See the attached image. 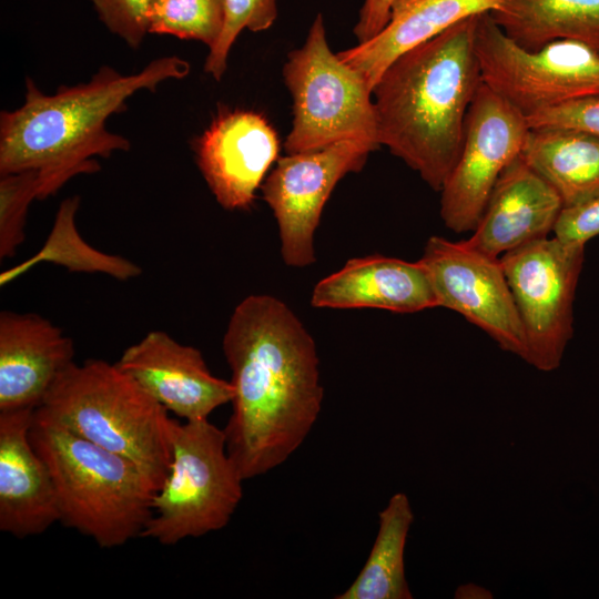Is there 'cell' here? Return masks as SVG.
<instances>
[{
    "mask_svg": "<svg viewBox=\"0 0 599 599\" xmlns=\"http://www.w3.org/2000/svg\"><path fill=\"white\" fill-rule=\"evenodd\" d=\"M414 512L405 493L394 494L378 514V530L355 580L336 599H412L405 573V546Z\"/></svg>",
    "mask_w": 599,
    "mask_h": 599,
    "instance_id": "22",
    "label": "cell"
},
{
    "mask_svg": "<svg viewBox=\"0 0 599 599\" xmlns=\"http://www.w3.org/2000/svg\"><path fill=\"white\" fill-rule=\"evenodd\" d=\"M277 0H224V26L213 48L210 49L204 70L221 80L230 50L238 34L247 29L253 32L267 30L277 16Z\"/></svg>",
    "mask_w": 599,
    "mask_h": 599,
    "instance_id": "26",
    "label": "cell"
},
{
    "mask_svg": "<svg viewBox=\"0 0 599 599\" xmlns=\"http://www.w3.org/2000/svg\"><path fill=\"white\" fill-rule=\"evenodd\" d=\"M224 26V0H151L149 33L196 40L210 49Z\"/></svg>",
    "mask_w": 599,
    "mask_h": 599,
    "instance_id": "24",
    "label": "cell"
},
{
    "mask_svg": "<svg viewBox=\"0 0 599 599\" xmlns=\"http://www.w3.org/2000/svg\"><path fill=\"white\" fill-rule=\"evenodd\" d=\"M0 258L16 255L26 238L29 205L39 200V175L35 170L0 175Z\"/></svg>",
    "mask_w": 599,
    "mask_h": 599,
    "instance_id": "25",
    "label": "cell"
},
{
    "mask_svg": "<svg viewBox=\"0 0 599 599\" xmlns=\"http://www.w3.org/2000/svg\"><path fill=\"white\" fill-rule=\"evenodd\" d=\"M283 75L293 98L288 154L342 141L379 146L373 89L328 45L323 16L314 19L304 44L288 54Z\"/></svg>",
    "mask_w": 599,
    "mask_h": 599,
    "instance_id": "7",
    "label": "cell"
},
{
    "mask_svg": "<svg viewBox=\"0 0 599 599\" xmlns=\"http://www.w3.org/2000/svg\"><path fill=\"white\" fill-rule=\"evenodd\" d=\"M115 364L182 420L207 419L233 399L231 380L214 376L201 351L179 343L163 331L149 332Z\"/></svg>",
    "mask_w": 599,
    "mask_h": 599,
    "instance_id": "13",
    "label": "cell"
},
{
    "mask_svg": "<svg viewBox=\"0 0 599 599\" xmlns=\"http://www.w3.org/2000/svg\"><path fill=\"white\" fill-rule=\"evenodd\" d=\"M29 437L49 469L64 526L105 549L141 538L156 490L133 461L80 437L37 408Z\"/></svg>",
    "mask_w": 599,
    "mask_h": 599,
    "instance_id": "4",
    "label": "cell"
},
{
    "mask_svg": "<svg viewBox=\"0 0 599 599\" xmlns=\"http://www.w3.org/2000/svg\"><path fill=\"white\" fill-rule=\"evenodd\" d=\"M232 372V414L223 428L244 480L285 463L314 427L324 397L314 338L282 300L253 294L223 336Z\"/></svg>",
    "mask_w": 599,
    "mask_h": 599,
    "instance_id": "1",
    "label": "cell"
},
{
    "mask_svg": "<svg viewBox=\"0 0 599 599\" xmlns=\"http://www.w3.org/2000/svg\"><path fill=\"white\" fill-rule=\"evenodd\" d=\"M61 328L34 313L0 314V413L35 409L74 361Z\"/></svg>",
    "mask_w": 599,
    "mask_h": 599,
    "instance_id": "16",
    "label": "cell"
},
{
    "mask_svg": "<svg viewBox=\"0 0 599 599\" xmlns=\"http://www.w3.org/2000/svg\"><path fill=\"white\" fill-rule=\"evenodd\" d=\"M34 410L0 413V530L19 539L60 521L51 475L29 437Z\"/></svg>",
    "mask_w": 599,
    "mask_h": 599,
    "instance_id": "17",
    "label": "cell"
},
{
    "mask_svg": "<svg viewBox=\"0 0 599 599\" xmlns=\"http://www.w3.org/2000/svg\"><path fill=\"white\" fill-rule=\"evenodd\" d=\"M476 18L400 54L373 89L379 145L435 191L459 158L466 114L484 83L475 51Z\"/></svg>",
    "mask_w": 599,
    "mask_h": 599,
    "instance_id": "3",
    "label": "cell"
},
{
    "mask_svg": "<svg viewBox=\"0 0 599 599\" xmlns=\"http://www.w3.org/2000/svg\"><path fill=\"white\" fill-rule=\"evenodd\" d=\"M490 592L480 587L475 585H464L460 586L456 591V598H491Z\"/></svg>",
    "mask_w": 599,
    "mask_h": 599,
    "instance_id": "31",
    "label": "cell"
},
{
    "mask_svg": "<svg viewBox=\"0 0 599 599\" xmlns=\"http://www.w3.org/2000/svg\"><path fill=\"white\" fill-rule=\"evenodd\" d=\"M526 118L530 129H570L599 136V97L572 100Z\"/></svg>",
    "mask_w": 599,
    "mask_h": 599,
    "instance_id": "28",
    "label": "cell"
},
{
    "mask_svg": "<svg viewBox=\"0 0 599 599\" xmlns=\"http://www.w3.org/2000/svg\"><path fill=\"white\" fill-rule=\"evenodd\" d=\"M394 0H364L354 34L358 43L376 37L388 23Z\"/></svg>",
    "mask_w": 599,
    "mask_h": 599,
    "instance_id": "30",
    "label": "cell"
},
{
    "mask_svg": "<svg viewBox=\"0 0 599 599\" xmlns=\"http://www.w3.org/2000/svg\"><path fill=\"white\" fill-rule=\"evenodd\" d=\"M524 161L559 194L565 209L599 195V136L570 129H529Z\"/></svg>",
    "mask_w": 599,
    "mask_h": 599,
    "instance_id": "20",
    "label": "cell"
},
{
    "mask_svg": "<svg viewBox=\"0 0 599 599\" xmlns=\"http://www.w3.org/2000/svg\"><path fill=\"white\" fill-rule=\"evenodd\" d=\"M106 29L132 49L149 33L151 0H88Z\"/></svg>",
    "mask_w": 599,
    "mask_h": 599,
    "instance_id": "27",
    "label": "cell"
},
{
    "mask_svg": "<svg viewBox=\"0 0 599 599\" xmlns=\"http://www.w3.org/2000/svg\"><path fill=\"white\" fill-rule=\"evenodd\" d=\"M419 261L427 270L438 307L460 314L501 349L526 359L522 324L499 257L465 241L434 235L427 240Z\"/></svg>",
    "mask_w": 599,
    "mask_h": 599,
    "instance_id": "12",
    "label": "cell"
},
{
    "mask_svg": "<svg viewBox=\"0 0 599 599\" xmlns=\"http://www.w3.org/2000/svg\"><path fill=\"white\" fill-rule=\"evenodd\" d=\"M526 115L491 90L478 89L465 120L459 158L440 193V216L455 233L471 232L505 167L521 152Z\"/></svg>",
    "mask_w": 599,
    "mask_h": 599,
    "instance_id": "10",
    "label": "cell"
},
{
    "mask_svg": "<svg viewBox=\"0 0 599 599\" xmlns=\"http://www.w3.org/2000/svg\"><path fill=\"white\" fill-rule=\"evenodd\" d=\"M189 72V62L177 55L156 58L132 74L103 65L88 82L62 85L52 94L27 78L23 104L0 113V175L38 171L39 200H44L73 176L98 172L95 156L109 158L131 146L106 129V120L124 111L139 91L153 92Z\"/></svg>",
    "mask_w": 599,
    "mask_h": 599,
    "instance_id": "2",
    "label": "cell"
},
{
    "mask_svg": "<svg viewBox=\"0 0 599 599\" xmlns=\"http://www.w3.org/2000/svg\"><path fill=\"white\" fill-rule=\"evenodd\" d=\"M278 139L256 112L220 113L195 142L199 169L226 210H247L278 154Z\"/></svg>",
    "mask_w": 599,
    "mask_h": 599,
    "instance_id": "14",
    "label": "cell"
},
{
    "mask_svg": "<svg viewBox=\"0 0 599 599\" xmlns=\"http://www.w3.org/2000/svg\"><path fill=\"white\" fill-rule=\"evenodd\" d=\"M489 13L527 51L566 39L599 53V0H502Z\"/></svg>",
    "mask_w": 599,
    "mask_h": 599,
    "instance_id": "21",
    "label": "cell"
},
{
    "mask_svg": "<svg viewBox=\"0 0 599 599\" xmlns=\"http://www.w3.org/2000/svg\"><path fill=\"white\" fill-rule=\"evenodd\" d=\"M564 203L556 190L520 154L499 175L469 246L493 257L548 237Z\"/></svg>",
    "mask_w": 599,
    "mask_h": 599,
    "instance_id": "15",
    "label": "cell"
},
{
    "mask_svg": "<svg viewBox=\"0 0 599 599\" xmlns=\"http://www.w3.org/2000/svg\"><path fill=\"white\" fill-rule=\"evenodd\" d=\"M552 234L561 241L582 245L599 235V195L564 209Z\"/></svg>",
    "mask_w": 599,
    "mask_h": 599,
    "instance_id": "29",
    "label": "cell"
},
{
    "mask_svg": "<svg viewBox=\"0 0 599 599\" xmlns=\"http://www.w3.org/2000/svg\"><path fill=\"white\" fill-rule=\"evenodd\" d=\"M74 434L133 461L158 490L172 458L169 412L116 364L73 362L37 407Z\"/></svg>",
    "mask_w": 599,
    "mask_h": 599,
    "instance_id": "5",
    "label": "cell"
},
{
    "mask_svg": "<svg viewBox=\"0 0 599 599\" xmlns=\"http://www.w3.org/2000/svg\"><path fill=\"white\" fill-rule=\"evenodd\" d=\"M317 308H379L415 313L438 307L427 270L418 260L407 262L379 254L348 260L313 288Z\"/></svg>",
    "mask_w": 599,
    "mask_h": 599,
    "instance_id": "18",
    "label": "cell"
},
{
    "mask_svg": "<svg viewBox=\"0 0 599 599\" xmlns=\"http://www.w3.org/2000/svg\"><path fill=\"white\" fill-rule=\"evenodd\" d=\"M502 0H394L386 27L367 42L338 52L374 89L387 67L404 52L468 17L495 9Z\"/></svg>",
    "mask_w": 599,
    "mask_h": 599,
    "instance_id": "19",
    "label": "cell"
},
{
    "mask_svg": "<svg viewBox=\"0 0 599 599\" xmlns=\"http://www.w3.org/2000/svg\"><path fill=\"white\" fill-rule=\"evenodd\" d=\"M375 150L359 141L281 158L263 181V197L278 226L281 255L292 267L315 262L314 236L323 207L347 173L359 171Z\"/></svg>",
    "mask_w": 599,
    "mask_h": 599,
    "instance_id": "11",
    "label": "cell"
},
{
    "mask_svg": "<svg viewBox=\"0 0 599 599\" xmlns=\"http://www.w3.org/2000/svg\"><path fill=\"white\" fill-rule=\"evenodd\" d=\"M475 51L484 82L526 116L599 97V53L581 42L562 39L527 51L486 11L476 18Z\"/></svg>",
    "mask_w": 599,
    "mask_h": 599,
    "instance_id": "8",
    "label": "cell"
},
{
    "mask_svg": "<svg viewBox=\"0 0 599 599\" xmlns=\"http://www.w3.org/2000/svg\"><path fill=\"white\" fill-rule=\"evenodd\" d=\"M79 205V196L68 197L60 203L52 230L42 248L23 264L3 273L1 284L24 273L39 262L54 263L69 272L102 273L120 281L141 274L142 271L135 263L122 256L101 252L83 240L75 224Z\"/></svg>",
    "mask_w": 599,
    "mask_h": 599,
    "instance_id": "23",
    "label": "cell"
},
{
    "mask_svg": "<svg viewBox=\"0 0 599 599\" xmlns=\"http://www.w3.org/2000/svg\"><path fill=\"white\" fill-rule=\"evenodd\" d=\"M585 247L548 236L499 257L525 333V361L538 370L558 368L572 337Z\"/></svg>",
    "mask_w": 599,
    "mask_h": 599,
    "instance_id": "9",
    "label": "cell"
},
{
    "mask_svg": "<svg viewBox=\"0 0 599 599\" xmlns=\"http://www.w3.org/2000/svg\"><path fill=\"white\" fill-rule=\"evenodd\" d=\"M172 458L152 498L141 538L173 546L226 527L243 496L244 481L226 448L223 428L207 419L171 425Z\"/></svg>",
    "mask_w": 599,
    "mask_h": 599,
    "instance_id": "6",
    "label": "cell"
}]
</instances>
